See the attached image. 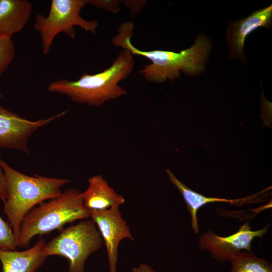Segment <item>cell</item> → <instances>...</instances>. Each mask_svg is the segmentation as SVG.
I'll return each instance as SVG.
<instances>
[{
    "mask_svg": "<svg viewBox=\"0 0 272 272\" xmlns=\"http://www.w3.org/2000/svg\"><path fill=\"white\" fill-rule=\"evenodd\" d=\"M134 66L133 55L123 49L111 65L103 71L92 75L84 73L76 81L63 78L52 82L48 90L65 95L75 102L98 107L126 94L118 83L131 74Z\"/></svg>",
    "mask_w": 272,
    "mask_h": 272,
    "instance_id": "7a4b0ae2",
    "label": "cell"
},
{
    "mask_svg": "<svg viewBox=\"0 0 272 272\" xmlns=\"http://www.w3.org/2000/svg\"><path fill=\"white\" fill-rule=\"evenodd\" d=\"M166 171L170 181L179 190L183 198L187 210L190 214L191 226L195 234L198 232V225L197 218V211L201 207L207 203L212 202H225L234 206H240L244 203H255L261 201V200L259 199V195L262 191L253 195L239 199H231L207 197L191 190L186 186L174 175L171 170L167 169Z\"/></svg>",
    "mask_w": 272,
    "mask_h": 272,
    "instance_id": "8fae6325",
    "label": "cell"
},
{
    "mask_svg": "<svg viewBox=\"0 0 272 272\" xmlns=\"http://www.w3.org/2000/svg\"><path fill=\"white\" fill-rule=\"evenodd\" d=\"M89 218L82 192L77 188L68 189L34 207L25 216L20 225L17 247L28 248L36 235H46L54 230L60 232L65 224Z\"/></svg>",
    "mask_w": 272,
    "mask_h": 272,
    "instance_id": "277c9868",
    "label": "cell"
},
{
    "mask_svg": "<svg viewBox=\"0 0 272 272\" xmlns=\"http://www.w3.org/2000/svg\"><path fill=\"white\" fill-rule=\"evenodd\" d=\"M87 4L88 0H52L46 17L42 14L36 16L34 28L39 33L44 54L49 52L53 40L58 33L64 32L75 38V26L86 32L96 33L98 22L86 20L80 14Z\"/></svg>",
    "mask_w": 272,
    "mask_h": 272,
    "instance_id": "8992f818",
    "label": "cell"
},
{
    "mask_svg": "<svg viewBox=\"0 0 272 272\" xmlns=\"http://www.w3.org/2000/svg\"><path fill=\"white\" fill-rule=\"evenodd\" d=\"M62 111L45 119L32 121L0 106V147L30 153L29 137L38 129L64 116Z\"/></svg>",
    "mask_w": 272,
    "mask_h": 272,
    "instance_id": "52a82bcc",
    "label": "cell"
},
{
    "mask_svg": "<svg viewBox=\"0 0 272 272\" xmlns=\"http://www.w3.org/2000/svg\"><path fill=\"white\" fill-rule=\"evenodd\" d=\"M272 22V5L257 10L247 17L229 23L226 29V42L230 58L246 62L244 45L246 37L255 30L269 28Z\"/></svg>",
    "mask_w": 272,
    "mask_h": 272,
    "instance_id": "30bf717a",
    "label": "cell"
},
{
    "mask_svg": "<svg viewBox=\"0 0 272 272\" xmlns=\"http://www.w3.org/2000/svg\"><path fill=\"white\" fill-rule=\"evenodd\" d=\"M45 242L40 237L29 249L21 251L0 250L2 272H35L45 261Z\"/></svg>",
    "mask_w": 272,
    "mask_h": 272,
    "instance_id": "7c38bea8",
    "label": "cell"
},
{
    "mask_svg": "<svg viewBox=\"0 0 272 272\" xmlns=\"http://www.w3.org/2000/svg\"><path fill=\"white\" fill-rule=\"evenodd\" d=\"M32 8L27 0H0V37L11 38L21 31L29 19Z\"/></svg>",
    "mask_w": 272,
    "mask_h": 272,
    "instance_id": "5bb4252c",
    "label": "cell"
},
{
    "mask_svg": "<svg viewBox=\"0 0 272 272\" xmlns=\"http://www.w3.org/2000/svg\"><path fill=\"white\" fill-rule=\"evenodd\" d=\"M2 97V94L0 93V99Z\"/></svg>",
    "mask_w": 272,
    "mask_h": 272,
    "instance_id": "44dd1931",
    "label": "cell"
},
{
    "mask_svg": "<svg viewBox=\"0 0 272 272\" xmlns=\"http://www.w3.org/2000/svg\"><path fill=\"white\" fill-rule=\"evenodd\" d=\"M249 224V222L245 223L237 232L226 237L219 236L212 230H209L199 239L200 250L209 251L220 262L229 260L232 255L242 250L251 251L252 241L265 235L269 225L260 230L252 231Z\"/></svg>",
    "mask_w": 272,
    "mask_h": 272,
    "instance_id": "ba28073f",
    "label": "cell"
},
{
    "mask_svg": "<svg viewBox=\"0 0 272 272\" xmlns=\"http://www.w3.org/2000/svg\"><path fill=\"white\" fill-rule=\"evenodd\" d=\"M2 165L8 188V197L3 202L4 212L17 241L25 216L37 205L58 196L61 193V187L71 180L38 175L28 176L4 161Z\"/></svg>",
    "mask_w": 272,
    "mask_h": 272,
    "instance_id": "3957f363",
    "label": "cell"
},
{
    "mask_svg": "<svg viewBox=\"0 0 272 272\" xmlns=\"http://www.w3.org/2000/svg\"><path fill=\"white\" fill-rule=\"evenodd\" d=\"M88 183V187L82 195L84 206L89 213L120 207L124 203V197L117 193L101 175L91 177Z\"/></svg>",
    "mask_w": 272,
    "mask_h": 272,
    "instance_id": "4fadbf2b",
    "label": "cell"
},
{
    "mask_svg": "<svg viewBox=\"0 0 272 272\" xmlns=\"http://www.w3.org/2000/svg\"><path fill=\"white\" fill-rule=\"evenodd\" d=\"M3 161L0 154V199L4 202L8 197V188L6 176L3 168Z\"/></svg>",
    "mask_w": 272,
    "mask_h": 272,
    "instance_id": "d6986e66",
    "label": "cell"
},
{
    "mask_svg": "<svg viewBox=\"0 0 272 272\" xmlns=\"http://www.w3.org/2000/svg\"><path fill=\"white\" fill-rule=\"evenodd\" d=\"M131 272H156L149 264L141 263L138 266L133 267Z\"/></svg>",
    "mask_w": 272,
    "mask_h": 272,
    "instance_id": "ffe728a7",
    "label": "cell"
},
{
    "mask_svg": "<svg viewBox=\"0 0 272 272\" xmlns=\"http://www.w3.org/2000/svg\"><path fill=\"white\" fill-rule=\"evenodd\" d=\"M88 4L113 13L117 12L120 8L117 1L88 0Z\"/></svg>",
    "mask_w": 272,
    "mask_h": 272,
    "instance_id": "ac0fdd59",
    "label": "cell"
},
{
    "mask_svg": "<svg viewBox=\"0 0 272 272\" xmlns=\"http://www.w3.org/2000/svg\"><path fill=\"white\" fill-rule=\"evenodd\" d=\"M134 25L132 22L122 23L117 34L111 39L112 44L128 50L133 55L145 57L151 61L140 73L148 81L162 83L167 80L179 78L181 73L189 76L201 73L205 69L212 42L203 34H198L193 44L179 52L163 50L145 51L138 49L131 43Z\"/></svg>",
    "mask_w": 272,
    "mask_h": 272,
    "instance_id": "6da1fadb",
    "label": "cell"
},
{
    "mask_svg": "<svg viewBox=\"0 0 272 272\" xmlns=\"http://www.w3.org/2000/svg\"><path fill=\"white\" fill-rule=\"evenodd\" d=\"M106 247L110 272H117L118 246L123 239L133 241L130 228L122 218L119 207L89 212Z\"/></svg>",
    "mask_w": 272,
    "mask_h": 272,
    "instance_id": "9c48e42d",
    "label": "cell"
},
{
    "mask_svg": "<svg viewBox=\"0 0 272 272\" xmlns=\"http://www.w3.org/2000/svg\"><path fill=\"white\" fill-rule=\"evenodd\" d=\"M15 48L11 38L0 37V76L13 60Z\"/></svg>",
    "mask_w": 272,
    "mask_h": 272,
    "instance_id": "2e32d148",
    "label": "cell"
},
{
    "mask_svg": "<svg viewBox=\"0 0 272 272\" xmlns=\"http://www.w3.org/2000/svg\"><path fill=\"white\" fill-rule=\"evenodd\" d=\"M17 243L10 224L0 217V250H16Z\"/></svg>",
    "mask_w": 272,
    "mask_h": 272,
    "instance_id": "e0dca14e",
    "label": "cell"
},
{
    "mask_svg": "<svg viewBox=\"0 0 272 272\" xmlns=\"http://www.w3.org/2000/svg\"><path fill=\"white\" fill-rule=\"evenodd\" d=\"M102 245L101 234L94 221L81 220L78 224L63 229L44 248L47 257L59 255L69 261V272H85L88 257Z\"/></svg>",
    "mask_w": 272,
    "mask_h": 272,
    "instance_id": "5b68a950",
    "label": "cell"
},
{
    "mask_svg": "<svg viewBox=\"0 0 272 272\" xmlns=\"http://www.w3.org/2000/svg\"><path fill=\"white\" fill-rule=\"evenodd\" d=\"M229 260L232 265L230 272H272L269 262L250 252L235 253Z\"/></svg>",
    "mask_w": 272,
    "mask_h": 272,
    "instance_id": "9a60e30c",
    "label": "cell"
}]
</instances>
